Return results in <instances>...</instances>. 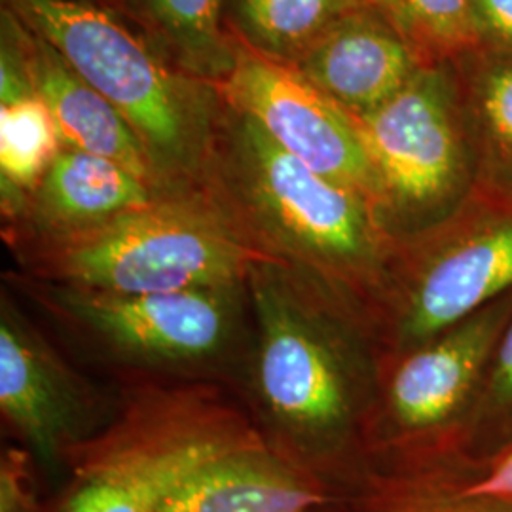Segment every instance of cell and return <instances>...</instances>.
Segmentation results:
<instances>
[{
  "label": "cell",
  "instance_id": "ffe728a7",
  "mask_svg": "<svg viewBox=\"0 0 512 512\" xmlns=\"http://www.w3.org/2000/svg\"><path fill=\"white\" fill-rule=\"evenodd\" d=\"M512 450V315L495 344L473 412L465 425L459 461L478 467Z\"/></svg>",
  "mask_w": 512,
  "mask_h": 512
},
{
  "label": "cell",
  "instance_id": "603a6c76",
  "mask_svg": "<svg viewBox=\"0 0 512 512\" xmlns=\"http://www.w3.org/2000/svg\"><path fill=\"white\" fill-rule=\"evenodd\" d=\"M478 48L512 55V0H471Z\"/></svg>",
  "mask_w": 512,
  "mask_h": 512
},
{
  "label": "cell",
  "instance_id": "ba28073f",
  "mask_svg": "<svg viewBox=\"0 0 512 512\" xmlns=\"http://www.w3.org/2000/svg\"><path fill=\"white\" fill-rule=\"evenodd\" d=\"M256 298L262 321L258 372L266 401L304 431L346 435L353 418L346 366L274 289L260 287Z\"/></svg>",
  "mask_w": 512,
  "mask_h": 512
},
{
  "label": "cell",
  "instance_id": "4fadbf2b",
  "mask_svg": "<svg viewBox=\"0 0 512 512\" xmlns=\"http://www.w3.org/2000/svg\"><path fill=\"white\" fill-rule=\"evenodd\" d=\"M452 63L475 147V198L512 203V55L475 48Z\"/></svg>",
  "mask_w": 512,
  "mask_h": 512
},
{
  "label": "cell",
  "instance_id": "ac0fdd59",
  "mask_svg": "<svg viewBox=\"0 0 512 512\" xmlns=\"http://www.w3.org/2000/svg\"><path fill=\"white\" fill-rule=\"evenodd\" d=\"M0 404L40 452H54L61 429V403L54 380L6 319L0 325Z\"/></svg>",
  "mask_w": 512,
  "mask_h": 512
},
{
  "label": "cell",
  "instance_id": "277c9868",
  "mask_svg": "<svg viewBox=\"0 0 512 512\" xmlns=\"http://www.w3.org/2000/svg\"><path fill=\"white\" fill-rule=\"evenodd\" d=\"M511 315L512 291L433 340L393 355L382 395L380 442L389 459L378 471L465 469L459 461L461 437Z\"/></svg>",
  "mask_w": 512,
  "mask_h": 512
},
{
  "label": "cell",
  "instance_id": "9c48e42d",
  "mask_svg": "<svg viewBox=\"0 0 512 512\" xmlns=\"http://www.w3.org/2000/svg\"><path fill=\"white\" fill-rule=\"evenodd\" d=\"M2 40L12 46L31 92L54 116L63 145L109 158L150 184L156 169L147 148L109 101L74 71L54 46L2 10Z\"/></svg>",
  "mask_w": 512,
  "mask_h": 512
},
{
  "label": "cell",
  "instance_id": "7c38bea8",
  "mask_svg": "<svg viewBox=\"0 0 512 512\" xmlns=\"http://www.w3.org/2000/svg\"><path fill=\"white\" fill-rule=\"evenodd\" d=\"M86 317L118 344L160 357H198L219 346L226 315L209 289L97 293L78 300Z\"/></svg>",
  "mask_w": 512,
  "mask_h": 512
},
{
  "label": "cell",
  "instance_id": "30bf717a",
  "mask_svg": "<svg viewBox=\"0 0 512 512\" xmlns=\"http://www.w3.org/2000/svg\"><path fill=\"white\" fill-rule=\"evenodd\" d=\"M427 65L374 4L340 19L296 65L351 118L382 107Z\"/></svg>",
  "mask_w": 512,
  "mask_h": 512
},
{
  "label": "cell",
  "instance_id": "3957f363",
  "mask_svg": "<svg viewBox=\"0 0 512 512\" xmlns=\"http://www.w3.org/2000/svg\"><path fill=\"white\" fill-rule=\"evenodd\" d=\"M224 109L234 165L262 219L346 283L384 293L397 245L374 203L275 145L251 118Z\"/></svg>",
  "mask_w": 512,
  "mask_h": 512
},
{
  "label": "cell",
  "instance_id": "7a4b0ae2",
  "mask_svg": "<svg viewBox=\"0 0 512 512\" xmlns=\"http://www.w3.org/2000/svg\"><path fill=\"white\" fill-rule=\"evenodd\" d=\"M353 120L380 186L378 220L397 247L475 198V147L452 61L423 65L395 97Z\"/></svg>",
  "mask_w": 512,
  "mask_h": 512
},
{
  "label": "cell",
  "instance_id": "7402d4cb",
  "mask_svg": "<svg viewBox=\"0 0 512 512\" xmlns=\"http://www.w3.org/2000/svg\"><path fill=\"white\" fill-rule=\"evenodd\" d=\"M391 19L425 63L454 61L478 48L471 0H368Z\"/></svg>",
  "mask_w": 512,
  "mask_h": 512
},
{
  "label": "cell",
  "instance_id": "e0dca14e",
  "mask_svg": "<svg viewBox=\"0 0 512 512\" xmlns=\"http://www.w3.org/2000/svg\"><path fill=\"white\" fill-rule=\"evenodd\" d=\"M177 67L217 86L236 67V38L222 29L224 0H141Z\"/></svg>",
  "mask_w": 512,
  "mask_h": 512
},
{
  "label": "cell",
  "instance_id": "6da1fadb",
  "mask_svg": "<svg viewBox=\"0 0 512 512\" xmlns=\"http://www.w3.org/2000/svg\"><path fill=\"white\" fill-rule=\"evenodd\" d=\"M4 8L48 40L135 131L158 167L190 164L220 109L215 86L173 69L145 40L82 0H4Z\"/></svg>",
  "mask_w": 512,
  "mask_h": 512
},
{
  "label": "cell",
  "instance_id": "5bb4252c",
  "mask_svg": "<svg viewBox=\"0 0 512 512\" xmlns=\"http://www.w3.org/2000/svg\"><path fill=\"white\" fill-rule=\"evenodd\" d=\"M224 446L190 439L101 461L80 478L61 512H156L171 488Z\"/></svg>",
  "mask_w": 512,
  "mask_h": 512
},
{
  "label": "cell",
  "instance_id": "5b68a950",
  "mask_svg": "<svg viewBox=\"0 0 512 512\" xmlns=\"http://www.w3.org/2000/svg\"><path fill=\"white\" fill-rule=\"evenodd\" d=\"M393 355L418 348L512 291V203L473 198L454 219L397 247Z\"/></svg>",
  "mask_w": 512,
  "mask_h": 512
},
{
  "label": "cell",
  "instance_id": "44dd1931",
  "mask_svg": "<svg viewBox=\"0 0 512 512\" xmlns=\"http://www.w3.org/2000/svg\"><path fill=\"white\" fill-rule=\"evenodd\" d=\"M61 145L54 116L35 93L0 105V169L4 181L18 188L42 183Z\"/></svg>",
  "mask_w": 512,
  "mask_h": 512
},
{
  "label": "cell",
  "instance_id": "9a60e30c",
  "mask_svg": "<svg viewBox=\"0 0 512 512\" xmlns=\"http://www.w3.org/2000/svg\"><path fill=\"white\" fill-rule=\"evenodd\" d=\"M154 202L150 184L124 165L65 147L40 183L44 217L67 226H103Z\"/></svg>",
  "mask_w": 512,
  "mask_h": 512
},
{
  "label": "cell",
  "instance_id": "d6986e66",
  "mask_svg": "<svg viewBox=\"0 0 512 512\" xmlns=\"http://www.w3.org/2000/svg\"><path fill=\"white\" fill-rule=\"evenodd\" d=\"M467 469L372 471L357 512H512V499L469 494Z\"/></svg>",
  "mask_w": 512,
  "mask_h": 512
},
{
  "label": "cell",
  "instance_id": "8fae6325",
  "mask_svg": "<svg viewBox=\"0 0 512 512\" xmlns=\"http://www.w3.org/2000/svg\"><path fill=\"white\" fill-rule=\"evenodd\" d=\"M329 499L310 473L226 444L171 488L156 512H313Z\"/></svg>",
  "mask_w": 512,
  "mask_h": 512
},
{
  "label": "cell",
  "instance_id": "cb8c5ba5",
  "mask_svg": "<svg viewBox=\"0 0 512 512\" xmlns=\"http://www.w3.org/2000/svg\"><path fill=\"white\" fill-rule=\"evenodd\" d=\"M465 490L469 494L512 499V450L475 471H469L465 476Z\"/></svg>",
  "mask_w": 512,
  "mask_h": 512
},
{
  "label": "cell",
  "instance_id": "52a82bcc",
  "mask_svg": "<svg viewBox=\"0 0 512 512\" xmlns=\"http://www.w3.org/2000/svg\"><path fill=\"white\" fill-rule=\"evenodd\" d=\"M215 90L222 105L251 118L275 145L378 209L380 186L355 120L296 67L236 38V67Z\"/></svg>",
  "mask_w": 512,
  "mask_h": 512
},
{
  "label": "cell",
  "instance_id": "8992f818",
  "mask_svg": "<svg viewBox=\"0 0 512 512\" xmlns=\"http://www.w3.org/2000/svg\"><path fill=\"white\" fill-rule=\"evenodd\" d=\"M245 251L226 224L194 203L154 202L92 228L67 268L99 293L215 289L238 277Z\"/></svg>",
  "mask_w": 512,
  "mask_h": 512
},
{
  "label": "cell",
  "instance_id": "2e32d148",
  "mask_svg": "<svg viewBox=\"0 0 512 512\" xmlns=\"http://www.w3.org/2000/svg\"><path fill=\"white\" fill-rule=\"evenodd\" d=\"M368 0H236L239 37L256 52L296 65L330 29Z\"/></svg>",
  "mask_w": 512,
  "mask_h": 512
}]
</instances>
